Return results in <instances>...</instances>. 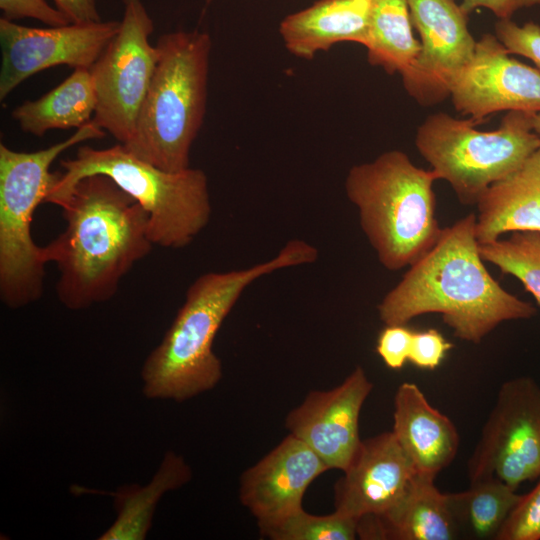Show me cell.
<instances>
[{"instance_id": "cell-1", "label": "cell", "mask_w": 540, "mask_h": 540, "mask_svg": "<svg viewBox=\"0 0 540 540\" xmlns=\"http://www.w3.org/2000/svg\"><path fill=\"white\" fill-rule=\"evenodd\" d=\"M58 206L65 228L42 251L44 262L59 272V301L81 310L111 299L154 245L148 214L105 175L81 179Z\"/></svg>"}, {"instance_id": "cell-2", "label": "cell", "mask_w": 540, "mask_h": 540, "mask_svg": "<svg viewBox=\"0 0 540 540\" xmlns=\"http://www.w3.org/2000/svg\"><path fill=\"white\" fill-rule=\"evenodd\" d=\"M476 222L470 213L443 228L436 244L409 266L377 307L385 325L439 313L455 337L479 344L500 323L536 314L532 304L503 289L485 267Z\"/></svg>"}, {"instance_id": "cell-3", "label": "cell", "mask_w": 540, "mask_h": 540, "mask_svg": "<svg viewBox=\"0 0 540 540\" xmlns=\"http://www.w3.org/2000/svg\"><path fill=\"white\" fill-rule=\"evenodd\" d=\"M317 257L314 246L292 239L268 261L196 278L162 341L145 360L141 372L144 395L182 402L214 388L222 378L214 338L243 291L262 276L313 263Z\"/></svg>"}, {"instance_id": "cell-4", "label": "cell", "mask_w": 540, "mask_h": 540, "mask_svg": "<svg viewBox=\"0 0 540 540\" xmlns=\"http://www.w3.org/2000/svg\"><path fill=\"white\" fill-rule=\"evenodd\" d=\"M436 180L432 170L415 166L400 150L384 152L349 170L346 195L387 270L411 266L438 241L442 229L435 217Z\"/></svg>"}, {"instance_id": "cell-5", "label": "cell", "mask_w": 540, "mask_h": 540, "mask_svg": "<svg viewBox=\"0 0 540 540\" xmlns=\"http://www.w3.org/2000/svg\"><path fill=\"white\" fill-rule=\"evenodd\" d=\"M156 47L155 71L124 146L141 160L178 172L190 167L191 146L204 120L212 42L206 32L176 31L161 35Z\"/></svg>"}, {"instance_id": "cell-6", "label": "cell", "mask_w": 540, "mask_h": 540, "mask_svg": "<svg viewBox=\"0 0 540 540\" xmlns=\"http://www.w3.org/2000/svg\"><path fill=\"white\" fill-rule=\"evenodd\" d=\"M60 165L63 171L46 203L58 206L81 179L105 175L144 208L154 245L183 248L209 222L208 180L200 169L165 171L136 157L120 143L104 149L81 146L74 158L63 159Z\"/></svg>"}, {"instance_id": "cell-7", "label": "cell", "mask_w": 540, "mask_h": 540, "mask_svg": "<svg viewBox=\"0 0 540 540\" xmlns=\"http://www.w3.org/2000/svg\"><path fill=\"white\" fill-rule=\"evenodd\" d=\"M104 135L91 121L64 141L35 152L0 143V297L6 306H26L43 293L46 263L42 247L32 239L31 223L58 180L51 164L70 147Z\"/></svg>"}, {"instance_id": "cell-8", "label": "cell", "mask_w": 540, "mask_h": 540, "mask_svg": "<svg viewBox=\"0 0 540 540\" xmlns=\"http://www.w3.org/2000/svg\"><path fill=\"white\" fill-rule=\"evenodd\" d=\"M533 112L508 111L500 126L480 131L472 119L438 112L418 127L415 145L438 179L464 205H476L494 183L517 171L539 149Z\"/></svg>"}, {"instance_id": "cell-9", "label": "cell", "mask_w": 540, "mask_h": 540, "mask_svg": "<svg viewBox=\"0 0 540 540\" xmlns=\"http://www.w3.org/2000/svg\"><path fill=\"white\" fill-rule=\"evenodd\" d=\"M116 36L89 68L97 105L92 121L122 145L132 138L158 60L152 18L142 0H123Z\"/></svg>"}, {"instance_id": "cell-10", "label": "cell", "mask_w": 540, "mask_h": 540, "mask_svg": "<svg viewBox=\"0 0 540 540\" xmlns=\"http://www.w3.org/2000/svg\"><path fill=\"white\" fill-rule=\"evenodd\" d=\"M468 476L496 477L514 490L540 478V386L533 378L501 385L468 461Z\"/></svg>"}, {"instance_id": "cell-11", "label": "cell", "mask_w": 540, "mask_h": 540, "mask_svg": "<svg viewBox=\"0 0 540 540\" xmlns=\"http://www.w3.org/2000/svg\"><path fill=\"white\" fill-rule=\"evenodd\" d=\"M120 29V21L27 27L0 19V100L32 75L58 65L89 69Z\"/></svg>"}, {"instance_id": "cell-12", "label": "cell", "mask_w": 540, "mask_h": 540, "mask_svg": "<svg viewBox=\"0 0 540 540\" xmlns=\"http://www.w3.org/2000/svg\"><path fill=\"white\" fill-rule=\"evenodd\" d=\"M420 52L402 75L407 93L421 105L450 96L457 74L471 61L476 42L468 30V14L455 0H407Z\"/></svg>"}, {"instance_id": "cell-13", "label": "cell", "mask_w": 540, "mask_h": 540, "mask_svg": "<svg viewBox=\"0 0 540 540\" xmlns=\"http://www.w3.org/2000/svg\"><path fill=\"white\" fill-rule=\"evenodd\" d=\"M450 97L477 124L500 111L540 113V70L511 58L495 35L484 34L452 81Z\"/></svg>"}, {"instance_id": "cell-14", "label": "cell", "mask_w": 540, "mask_h": 540, "mask_svg": "<svg viewBox=\"0 0 540 540\" xmlns=\"http://www.w3.org/2000/svg\"><path fill=\"white\" fill-rule=\"evenodd\" d=\"M372 388L364 369L357 366L337 387L309 392L286 417L289 434L307 444L329 470L344 472L361 445L359 417Z\"/></svg>"}, {"instance_id": "cell-15", "label": "cell", "mask_w": 540, "mask_h": 540, "mask_svg": "<svg viewBox=\"0 0 540 540\" xmlns=\"http://www.w3.org/2000/svg\"><path fill=\"white\" fill-rule=\"evenodd\" d=\"M329 468L303 441L289 434L241 477V503L259 530L302 509L309 485Z\"/></svg>"}, {"instance_id": "cell-16", "label": "cell", "mask_w": 540, "mask_h": 540, "mask_svg": "<svg viewBox=\"0 0 540 540\" xmlns=\"http://www.w3.org/2000/svg\"><path fill=\"white\" fill-rule=\"evenodd\" d=\"M344 476L335 484V510L357 521L393 508L417 472L393 432L362 440Z\"/></svg>"}, {"instance_id": "cell-17", "label": "cell", "mask_w": 540, "mask_h": 540, "mask_svg": "<svg viewBox=\"0 0 540 540\" xmlns=\"http://www.w3.org/2000/svg\"><path fill=\"white\" fill-rule=\"evenodd\" d=\"M393 434L417 474L431 478L456 457L459 434L452 421L411 382L402 383L394 397Z\"/></svg>"}, {"instance_id": "cell-18", "label": "cell", "mask_w": 540, "mask_h": 540, "mask_svg": "<svg viewBox=\"0 0 540 540\" xmlns=\"http://www.w3.org/2000/svg\"><path fill=\"white\" fill-rule=\"evenodd\" d=\"M357 532L362 539L451 540L460 536L448 495L437 489L434 478L419 474L388 512L360 519Z\"/></svg>"}, {"instance_id": "cell-19", "label": "cell", "mask_w": 540, "mask_h": 540, "mask_svg": "<svg viewBox=\"0 0 540 540\" xmlns=\"http://www.w3.org/2000/svg\"><path fill=\"white\" fill-rule=\"evenodd\" d=\"M373 0H319L288 15L279 32L287 50L310 60L339 42L364 46Z\"/></svg>"}, {"instance_id": "cell-20", "label": "cell", "mask_w": 540, "mask_h": 540, "mask_svg": "<svg viewBox=\"0 0 540 540\" xmlns=\"http://www.w3.org/2000/svg\"><path fill=\"white\" fill-rule=\"evenodd\" d=\"M476 206L479 243L514 231H540V152L490 186Z\"/></svg>"}, {"instance_id": "cell-21", "label": "cell", "mask_w": 540, "mask_h": 540, "mask_svg": "<svg viewBox=\"0 0 540 540\" xmlns=\"http://www.w3.org/2000/svg\"><path fill=\"white\" fill-rule=\"evenodd\" d=\"M97 105L90 70L74 69L58 86L11 113L22 131L42 136L51 129L80 128L92 121Z\"/></svg>"}, {"instance_id": "cell-22", "label": "cell", "mask_w": 540, "mask_h": 540, "mask_svg": "<svg viewBox=\"0 0 540 540\" xmlns=\"http://www.w3.org/2000/svg\"><path fill=\"white\" fill-rule=\"evenodd\" d=\"M191 478L183 457L167 452L162 464L146 486H125L114 494L117 518L100 540H143L151 527L156 505L167 491L177 489Z\"/></svg>"}, {"instance_id": "cell-23", "label": "cell", "mask_w": 540, "mask_h": 540, "mask_svg": "<svg viewBox=\"0 0 540 540\" xmlns=\"http://www.w3.org/2000/svg\"><path fill=\"white\" fill-rule=\"evenodd\" d=\"M407 0H373L364 47L368 61L388 74L407 70L420 52Z\"/></svg>"}, {"instance_id": "cell-24", "label": "cell", "mask_w": 540, "mask_h": 540, "mask_svg": "<svg viewBox=\"0 0 540 540\" xmlns=\"http://www.w3.org/2000/svg\"><path fill=\"white\" fill-rule=\"evenodd\" d=\"M447 495L459 535L472 539H495L521 497L496 477L470 481L467 490Z\"/></svg>"}, {"instance_id": "cell-25", "label": "cell", "mask_w": 540, "mask_h": 540, "mask_svg": "<svg viewBox=\"0 0 540 540\" xmlns=\"http://www.w3.org/2000/svg\"><path fill=\"white\" fill-rule=\"evenodd\" d=\"M478 247L484 261L516 277L540 305V231H514Z\"/></svg>"}, {"instance_id": "cell-26", "label": "cell", "mask_w": 540, "mask_h": 540, "mask_svg": "<svg viewBox=\"0 0 540 540\" xmlns=\"http://www.w3.org/2000/svg\"><path fill=\"white\" fill-rule=\"evenodd\" d=\"M358 521L338 510L328 515H313L303 508L260 530L272 540H353Z\"/></svg>"}, {"instance_id": "cell-27", "label": "cell", "mask_w": 540, "mask_h": 540, "mask_svg": "<svg viewBox=\"0 0 540 540\" xmlns=\"http://www.w3.org/2000/svg\"><path fill=\"white\" fill-rule=\"evenodd\" d=\"M495 539H540V480L530 492L521 495Z\"/></svg>"}, {"instance_id": "cell-28", "label": "cell", "mask_w": 540, "mask_h": 540, "mask_svg": "<svg viewBox=\"0 0 540 540\" xmlns=\"http://www.w3.org/2000/svg\"><path fill=\"white\" fill-rule=\"evenodd\" d=\"M495 36L509 54L530 59L540 70V25L532 21L519 26L511 19L498 20Z\"/></svg>"}, {"instance_id": "cell-29", "label": "cell", "mask_w": 540, "mask_h": 540, "mask_svg": "<svg viewBox=\"0 0 540 540\" xmlns=\"http://www.w3.org/2000/svg\"><path fill=\"white\" fill-rule=\"evenodd\" d=\"M452 348L453 344L436 329L414 331L408 361L418 368L433 370Z\"/></svg>"}, {"instance_id": "cell-30", "label": "cell", "mask_w": 540, "mask_h": 540, "mask_svg": "<svg viewBox=\"0 0 540 540\" xmlns=\"http://www.w3.org/2000/svg\"><path fill=\"white\" fill-rule=\"evenodd\" d=\"M413 332L406 325H386L380 332L376 350L385 365L401 369L408 361Z\"/></svg>"}, {"instance_id": "cell-31", "label": "cell", "mask_w": 540, "mask_h": 540, "mask_svg": "<svg viewBox=\"0 0 540 540\" xmlns=\"http://www.w3.org/2000/svg\"><path fill=\"white\" fill-rule=\"evenodd\" d=\"M3 18L9 21L33 18L48 26L67 25L70 20L47 0H0Z\"/></svg>"}, {"instance_id": "cell-32", "label": "cell", "mask_w": 540, "mask_h": 540, "mask_svg": "<svg viewBox=\"0 0 540 540\" xmlns=\"http://www.w3.org/2000/svg\"><path fill=\"white\" fill-rule=\"evenodd\" d=\"M540 5V0H462L460 6L469 14L479 7L492 11L499 20L511 19L512 15L521 8Z\"/></svg>"}, {"instance_id": "cell-33", "label": "cell", "mask_w": 540, "mask_h": 540, "mask_svg": "<svg viewBox=\"0 0 540 540\" xmlns=\"http://www.w3.org/2000/svg\"><path fill=\"white\" fill-rule=\"evenodd\" d=\"M55 7L64 13L71 23L102 21L95 0H52Z\"/></svg>"}, {"instance_id": "cell-34", "label": "cell", "mask_w": 540, "mask_h": 540, "mask_svg": "<svg viewBox=\"0 0 540 540\" xmlns=\"http://www.w3.org/2000/svg\"><path fill=\"white\" fill-rule=\"evenodd\" d=\"M533 130L540 139V113H535L533 118ZM538 151L540 152V145Z\"/></svg>"}, {"instance_id": "cell-35", "label": "cell", "mask_w": 540, "mask_h": 540, "mask_svg": "<svg viewBox=\"0 0 540 540\" xmlns=\"http://www.w3.org/2000/svg\"><path fill=\"white\" fill-rule=\"evenodd\" d=\"M211 1H214V0H207L208 3L211 2Z\"/></svg>"}]
</instances>
